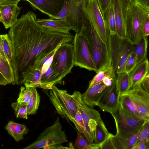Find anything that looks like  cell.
Here are the masks:
<instances>
[{"instance_id": "obj_30", "label": "cell", "mask_w": 149, "mask_h": 149, "mask_svg": "<svg viewBox=\"0 0 149 149\" xmlns=\"http://www.w3.org/2000/svg\"><path fill=\"white\" fill-rule=\"evenodd\" d=\"M31 94L30 99L26 105L28 115L36 113L40 102V97L36 88L31 87Z\"/></svg>"}, {"instance_id": "obj_39", "label": "cell", "mask_w": 149, "mask_h": 149, "mask_svg": "<svg viewBox=\"0 0 149 149\" xmlns=\"http://www.w3.org/2000/svg\"><path fill=\"white\" fill-rule=\"evenodd\" d=\"M143 141H149V122L146 123L140 130L136 144Z\"/></svg>"}, {"instance_id": "obj_52", "label": "cell", "mask_w": 149, "mask_h": 149, "mask_svg": "<svg viewBox=\"0 0 149 149\" xmlns=\"http://www.w3.org/2000/svg\"><path fill=\"white\" fill-rule=\"evenodd\" d=\"M1 12L0 11V22H1Z\"/></svg>"}, {"instance_id": "obj_37", "label": "cell", "mask_w": 149, "mask_h": 149, "mask_svg": "<svg viewBox=\"0 0 149 149\" xmlns=\"http://www.w3.org/2000/svg\"><path fill=\"white\" fill-rule=\"evenodd\" d=\"M31 93V87L22 86L17 101L26 105L30 99Z\"/></svg>"}, {"instance_id": "obj_18", "label": "cell", "mask_w": 149, "mask_h": 149, "mask_svg": "<svg viewBox=\"0 0 149 149\" xmlns=\"http://www.w3.org/2000/svg\"><path fill=\"white\" fill-rule=\"evenodd\" d=\"M107 86L102 81L89 87L82 94V99L87 106L91 107L97 106L99 100Z\"/></svg>"}, {"instance_id": "obj_47", "label": "cell", "mask_w": 149, "mask_h": 149, "mask_svg": "<svg viewBox=\"0 0 149 149\" xmlns=\"http://www.w3.org/2000/svg\"><path fill=\"white\" fill-rule=\"evenodd\" d=\"M43 149H70L69 147L64 146L61 145V144H58L49 146L45 147Z\"/></svg>"}, {"instance_id": "obj_49", "label": "cell", "mask_w": 149, "mask_h": 149, "mask_svg": "<svg viewBox=\"0 0 149 149\" xmlns=\"http://www.w3.org/2000/svg\"><path fill=\"white\" fill-rule=\"evenodd\" d=\"M121 5L125 9L127 10L132 0H119Z\"/></svg>"}, {"instance_id": "obj_33", "label": "cell", "mask_w": 149, "mask_h": 149, "mask_svg": "<svg viewBox=\"0 0 149 149\" xmlns=\"http://www.w3.org/2000/svg\"><path fill=\"white\" fill-rule=\"evenodd\" d=\"M96 73V75L89 82L88 86H92L101 82L106 76H110L116 77L113 67L111 65L98 71Z\"/></svg>"}, {"instance_id": "obj_15", "label": "cell", "mask_w": 149, "mask_h": 149, "mask_svg": "<svg viewBox=\"0 0 149 149\" xmlns=\"http://www.w3.org/2000/svg\"><path fill=\"white\" fill-rule=\"evenodd\" d=\"M35 9L49 17L56 16L63 8L65 0H27Z\"/></svg>"}, {"instance_id": "obj_8", "label": "cell", "mask_w": 149, "mask_h": 149, "mask_svg": "<svg viewBox=\"0 0 149 149\" xmlns=\"http://www.w3.org/2000/svg\"><path fill=\"white\" fill-rule=\"evenodd\" d=\"M82 10L101 38L107 42L109 31L98 0H84Z\"/></svg>"}, {"instance_id": "obj_5", "label": "cell", "mask_w": 149, "mask_h": 149, "mask_svg": "<svg viewBox=\"0 0 149 149\" xmlns=\"http://www.w3.org/2000/svg\"><path fill=\"white\" fill-rule=\"evenodd\" d=\"M149 16V10H146L132 0L127 10L126 15L127 37L134 45L143 36L141 28L143 22Z\"/></svg>"}, {"instance_id": "obj_10", "label": "cell", "mask_w": 149, "mask_h": 149, "mask_svg": "<svg viewBox=\"0 0 149 149\" xmlns=\"http://www.w3.org/2000/svg\"><path fill=\"white\" fill-rule=\"evenodd\" d=\"M115 123L116 133L115 135L125 139L137 133L146 122V120L128 117L123 114L118 108L111 113Z\"/></svg>"}, {"instance_id": "obj_28", "label": "cell", "mask_w": 149, "mask_h": 149, "mask_svg": "<svg viewBox=\"0 0 149 149\" xmlns=\"http://www.w3.org/2000/svg\"><path fill=\"white\" fill-rule=\"evenodd\" d=\"M110 134L108 132L101 118H100L97 121L96 128L94 144L100 147L110 136Z\"/></svg>"}, {"instance_id": "obj_50", "label": "cell", "mask_w": 149, "mask_h": 149, "mask_svg": "<svg viewBox=\"0 0 149 149\" xmlns=\"http://www.w3.org/2000/svg\"><path fill=\"white\" fill-rule=\"evenodd\" d=\"M8 84L6 79L0 72V85L5 86Z\"/></svg>"}, {"instance_id": "obj_14", "label": "cell", "mask_w": 149, "mask_h": 149, "mask_svg": "<svg viewBox=\"0 0 149 149\" xmlns=\"http://www.w3.org/2000/svg\"><path fill=\"white\" fill-rule=\"evenodd\" d=\"M141 115L149 121V93L138 86L126 92Z\"/></svg>"}, {"instance_id": "obj_22", "label": "cell", "mask_w": 149, "mask_h": 149, "mask_svg": "<svg viewBox=\"0 0 149 149\" xmlns=\"http://www.w3.org/2000/svg\"><path fill=\"white\" fill-rule=\"evenodd\" d=\"M4 53L13 71L15 83L17 78V71L12 45L8 34L1 35Z\"/></svg>"}, {"instance_id": "obj_20", "label": "cell", "mask_w": 149, "mask_h": 149, "mask_svg": "<svg viewBox=\"0 0 149 149\" xmlns=\"http://www.w3.org/2000/svg\"><path fill=\"white\" fill-rule=\"evenodd\" d=\"M119 108L123 114L128 117L149 122L139 113L130 97L126 93L120 95Z\"/></svg>"}, {"instance_id": "obj_12", "label": "cell", "mask_w": 149, "mask_h": 149, "mask_svg": "<svg viewBox=\"0 0 149 149\" xmlns=\"http://www.w3.org/2000/svg\"><path fill=\"white\" fill-rule=\"evenodd\" d=\"M73 42L74 66L95 72V63L84 37L80 33H75Z\"/></svg>"}, {"instance_id": "obj_51", "label": "cell", "mask_w": 149, "mask_h": 149, "mask_svg": "<svg viewBox=\"0 0 149 149\" xmlns=\"http://www.w3.org/2000/svg\"><path fill=\"white\" fill-rule=\"evenodd\" d=\"M0 54L4 58L6 59L4 52L2 41L1 35H0Z\"/></svg>"}, {"instance_id": "obj_16", "label": "cell", "mask_w": 149, "mask_h": 149, "mask_svg": "<svg viewBox=\"0 0 149 149\" xmlns=\"http://www.w3.org/2000/svg\"><path fill=\"white\" fill-rule=\"evenodd\" d=\"M37 22L41 26L49 31L64 34H71L70 31L72 30V27L65 18L37 19Z\"/></svg>"}, {"instance_id": "obj_36", "label": "cell", "mask_w": 149, "mask_h": 149, "mask_svg": "<svg viewBox=\"0 0 149 149\" xmlns=\"http://www.w3.org/2000/svg\"><path fill=\"white\" fill-rule=\"evenodd\" d=\"M140 130L137 133L125 139H122L118 137L123 149H132L136 143Z\"/></svg>"}, {"instance_id": "obj_27", "label": "cell", "mask_w": 149, "mask_h": 149, "mask_svg": "<svg viewBox=\"0 0 149 149\" xmlns=\"http://www.w3.org/2000/svg\"><path fill=\"white\" fill-rule=\"evenodd\" d=\"M41 80L44 89L50 90L56 84L60 83L57 75L54 72L51 64L47 71L41 76Z\"/></svg>"}, {"instance_id": "obj_43", "label": "cell", "mask_w": 149, "mask_h": 149, "mask_svg": "<svg viewBox=\"0 0 149 149\" xmlns=\"http://www.w3.org/2000/svg\"><path fill=\"white\" fill-rule=\"evenodd\" d=\"M149 141H140L136 143L132 149H149Z\"/></svg>"}, {"instance_id": "obj_19", "label": "cell", "mask_w": 149, "mask_h": 149, "mask_svg": "<svg viewBox=\"0 0 149 149\" xmlns=\"http://www.w3.org/2000/svg\"><path fill=\"white\" fill-rule=\"evenodd\" d=\"M21 8L17 4L0 5L1 22L6 29L10 27L17 22Z\"/></svg>"}, {"instance_id": "obj_26", "label": "cell", "mask_w": 149, "mask_h": 149, "mask_svg": "<svg viewBox=\"0 0 149 149\" xmlns=\"http://www.w3.org/2000/svg\"><path fill=\"white\" fill-rule=\"evenodd\" d=\"M117 90L120 95L130 90L131 85L130 73L124 71L117 74L116 81Z\"/></svg>"}, {"instance_id": "obj_13", "label": "cell", "mask_w": 149, "mask_h": 149, "mask_svg": "<svg viewBox=\"0 0 149 149\" xmlns=\"http://www.w3.org/2000/svg\"><path fill=\"white\" fill-rule=\"evenodd\" d=\"M120 95L115 81L111 86L106 87L100 98L97 106L103 111L111 114L119 107Z\"/></svg>"}, {"instance_id": "obj_3", "label": "cell", "mask_w": 149, "mask_h": 149, "mask_svg": "<svg viewBox=\"0 0 149 149\" xmlns=\"http://www.w3.org/2000/svg\"><path fill=\"white\" fill-rule=\"evenodd\" d=\"M111 65L115 73L125 71V66L129 54L133 51L134 45L128 38L117 34L110 35L107 42Z\"/></svg>"}, {"instance_id": "obj_7", "label": "cell", "mask_w": 149, "mask_h": 149, "mask_svg": "<svg viewBox=\"0 0 149 149\" xmlns=\"http://www.w3.org/2000/svg\"><path fill=\"white\" fill-rule=\"evenodd\" d=\"M68 141L65 131L59 117H58L54 123L45 129L33 143L23 149L44 148L46 147L58 144H62Z\"/></svg>"}, {"instance_id": "obj_31", "label": "cell", "mask_w": 149, "mask_h": 149, "mask_svg": "<svg viewBox=\"0 0 149 149\" xmlns=\"http://www.w3.org/2000/svg\"><path fill=\"white\" fill-rule=\"evenodd\" d=\"M103 15L109 28L110 34H116L113 6L111 2L103 13Z\"/></svg>"}, {"instance_id": "obj_35", "label": "cell", "mask_w": 149, "mask_h": 149, "mask_svg": "<svg viewBox=\"0 0 149 149\" xmlns=\"http://www.w3.org/2000/svg\"><path fill=\"white\" fill-rule=\"evenodd\" d=\"M11 106L14 110L16 117L17 118L28 119L26 105L17 101L12 103Z\"/></svg>"}, {"instance_id": "obj_21", "label": "cell", "mask_w": 149, "mask_h": 149, "mask_svg": "<svg viewBox=\"0 0 149 149\" xmlns=\"http://www.w3.org/2000/svg\"><path fill=\"white\" fill-rule=\"evenodd\" d=\"M149 64L147 58L143 61L137 64L130 73L131 85L130 89L136 87L148 73Z\"/></svg>"}, {"instance_id": "obj_2", "label": "cell", "mask_w": 149, "mask_h": 149, "mask_svg": "<svg viewBox=\"0 0 149 149\" xmlns=\"http://www.w3.org/2000/svg\"><path fill=\"white\" fill-rule=\"evenodd\" d=\"M83 14V25L80 33L86 42L95 66V72L97 73L111 65L108 45L101 38L84 13Z\"/></svg>"}, {"instance_id": "obj_17", "label": "cell", "mask_w": 149, "mask_h": 149, "mask_svg": "<svg viewBox=\"0 0 149 149\" xmlns=\"http://www.w3.org/2000/svg\"><path fill=\"white\" fill-rule=\"evenodd\" d=\"M114 8L116 34L120 37L126 38L127 10L121 5L119 0H111Z\"/></svg>"}, {"instance_id": "obj_46", "label": "cell", "mask_w": 149, "mask_h": 149, "mask_svg": "<svg viewBox=\"0 0 149 149\" xmlns=\"http://www.w3.org/2000/svg\"><path fill=\"white\" fill-rule=\"evenodd\" d=\"M135 2L144 9L149 10V0H134Z\"/></svg>"}, {"instance_id": "obj_6", "label": "cell", "mask_w": 149, "mask_h": 149, "mask_svg": "<svg viewBox=\"0 0 149 149\" xmlns=\"http://www.w3.org/2000/svg\"><path fill=\"white\" fill-rule=\"evenodd\" d=\"M67 42L61 45L53 55L51 65L57 75L60 83L74 66V49L72 44Z\"/></svg>"}, {"instance_id": "obj_23", "label": "cell", "mask_w": 149, "mask_h": 149, "mask_svg": "<svg viewBox=\"0 0 149 149\" xmlns=\"http://www.w3.org/2000/svg\"><path fill=\"white\" fill-rule=\"evenodd\" d=\"M5 129L17 142L22 140L24 135L27 134L29 130L24 124H19L13 121H10L6 126Z\"/></svg>"}, {"instance_id": "obj_32", "label": "cell", "mask_w": 149, "mask_h": 149, "mask_svg": "<svg viewBox=\"0 0 149 149\" xmlns=\"http://www.w3.org/2000/svg\"><path fill=\"white\" fill-rule=\"evenodd\" d=\"M74 149H98L100 147L89 142L82 134L78 132L73 145Z\"/></svg>"}, {"instance_id": "obj_11", "label": "cell", "mask_w": 149, "mask_h": 149, "mask_svg": "<svg viewBox=\"0 0 149 149\" xmlns=\"http://www.w3.org/2000/svg\"><path fill=\"white\" fill-rule=\"evenodd\" d=\"M81 94L79 91H75L71 95L80 112L89 141L93 143L97 121L101 118L97 111L87 106L84 103L81 98Z\"/></svg>"}, {"instance_id": "obj_24", "label": "cell", "mask_w": 149, "mask_h": 149, "mask_svg": "<svg viewBox=\"0 0 149 149\" xmlns=\"http://www.w3.org/2000/svg\"><path fill=\"white\" fill-rule=\"evenodd\" d=\"M41 77V70L37 69H33L24 75L22 84H24L26 87H39L43 89Z\"/></svg>"}, {"instance_id": "obj_42", "label": "cell", "mask_w": 149, "mask_h": 149, "mask_svg": "<svg viewBox=\"0 0 149 149\" xmlns=\"http://www.w3.org/2000/svg\"><path fill=\"white\" fill-rule=\"evenodd\" d=\"M111 134L100 146V149H116L113 145L111 137Z\"/></svg>"}, {"instance_id": "obj_38", "label": "cell", "mask_w": 149, "mask_h": 149, "mask_svg": "<svg viewBox=\"0 0 149 149\" xmlns=\"http://www.w3.org/2000/svg\"><path fill=\"white\" fill-rule=\"evenodd\" d=\"M136 65L135 54L133 51L129 54L125 66V71L130 73Z\"/></svg>"}, {"instance_id": "obj_29", "label": "cell", "mask_w": 149, "mask_h": 149, "mask_svg": "<svg viewBox=\"0 0 149 149\" xmlns=\"http://www.w3.org/2000/svg\"><path fill=\"white\" fill-rule=\"evenodd\" d=\"M0 72L7 80L8 84H15L13 70L8 60L0 54Z\"/></svg>"}, {"instance_id": "obj_4", "label": "cell", "mask_w": 149, "mask_h": 149, "mask_svg": "<svg viewBox=\"0 0 149 149\" xmlns=\"http://www.w3.org/2000/svg\"><path fill=\"white\" fill-rule=\"evenodd\" d=\"M49 90L48 96L57 113L68 122H72L77 107L72 95L66 90L59 89L55 85Z\"/></svg>"}, {"instance_id": "obj_44", "label": "cell", "mask_w": 149, "mask_h": 149, "mask_svg": "<svg viewBox=\"0 0 149 149\" xmlns=\"http://www.w3.org/2000/svg\"><path fill=\"white\" fill-rule=\"evenodd\" d=\"M116 77L109 76L105 77L102 80V81L107 87L111 86L116 81Z\"/></svg>"}, {"instance_id": "obj_34", "label": "cell", "mask_w": 149, "mask_h": 149, "mask_svg": "<svg viewBox=\"0 0 149 149\" xmlns=\"http://www.w3.org/2000/svg\"><path fill=\"white\" fill-rule=\"evenodd\" d=\"M72 122L74 124L78 132L83 135L89 141V137L86 131L84 124L80 112L78 107L77 112Z\"/></svg>"}, {"instance_id": "obj_40", "label": "cell", "mask_w": 149, "mask_h": 149, "mask_svg": "<svg viewBox=\"0 0 149 149\" xmlns=\"http://www.w3.org/2000/svg\"><path fill=\"white\" fill-rule=\"evenodd\" d=\"M141 30L143 36H148L149 35V16L147 17L143 22Z\"/></svg>"}, {"instance_id": "obj_45", "label": "cell", "mask_w": 149, "mask_h": 149, "mask_svg": "<svg viewBox=\"0 0 149 149\" xmlns=\"http://www.w3.org/2000/svg\"><path fill=\"white\" fill-rule=\"evenodd\" d=\"M103 13L110 4L111 0H98Z\"/></svg>"}, {"instance_id": "obj_48", "label": "cell", "mask_w": 149, "mask_h": 149, "mask_svg": "<svg viewBox=\"0 0 149 149\" xmlns=\"http://www.w3.org/2000/svg\"><path fill=\"white\" fill-rule=\"evenodd\" d=\"M20 0H0V5L18 4Z\"/></svg>"}, {"instance_id": "obj_25", "label": "cell", "mask_w": 149, "mask_h": 149, "mask_svg": "<svg viewBox=\"0 0 149 149\" xmlns=\"http://www.w3.org/2000/svg\"><path fill=\"white\" fill-rule=\"evenodd\" d=\"M148 40L147 37L143 36L137 44L134 45L133 52L135 54L136 65L147 58Z\"/></svg>"}, {"instance_id": "obj_41", "label": "cell", "mask_w": 149, "mask_h": 149, "mask_svg": "<svg viewBox=\"0 0 149 149\" xmlns=\"http://www.w3.org/2000/svg\"><path fill=\"white\" fill-rule=\"evenodd\" d=\"M137 86L149 93V73L144 77Z\"/></svg>"}, {"instance_id": "obj_1", "label": "cell", "mask_w": 149, "mask_h": 149, "mask_svg": "<svg viewBox=\"0 0 149 149\" xmlns=\"http://www.w3.org/2000/svg\"><path fill=\"white\" fill-rule=\"evenodd\" d=\"M37 19L36 14L29 11L17 19L8 31L16 68V84H22L23 76L61 45L73 40L71 34L53 32L42 28Z\"/></svg>"}, {"instance_id": "obj_9", "label": "cell", "mask_w": 149, "mask_h": 149, "mask_svg": "<svg viewBox=\"0 0 149 149\" xmlns=\"http://www.w3.org/2000/svg\"><path fill=\"white\" fill-rule=\"evenodd\" d=\"M84 0H65L63 6L54 19L65 18L75 33H80L83 27L84 15L82 7Z\"/></svg>"}]
</instances>
